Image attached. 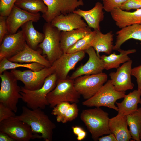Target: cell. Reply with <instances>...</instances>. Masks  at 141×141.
Masks as SVG:
<instances>
[{"label": "cell", "mask_w": 141, "mask_h": 141, "mask_svg": "<svg viewBox=\"0 0 141 141\" xmlns=\"http://www.w3.org/2000/svg\"><path fill=\"white\" fill-rule=\"evenodd\" d=\"M80 118L94 140H97L101 136L111 133L108 126L109 114L100 107L83 110Z\"/></svg>", "instance_id": "2"}, {"label": "cell", "mask_w": 141, "mask_h": 141, "mask_svg": "<svg viewBox=\"0 0 141 141\" xmlns=\"http://www.w3.org/2000/svg\"><path fill=\"white\" fill-rule=\"evenodd\" d=\"M131 75L136 79L138 89L141 90V64L132 68Z\"/></svg>", "instance_id": "39"}, {"label": "cell", "mask_w": 141, "mask_h": 141, "mask_svg": "<svg viewBox=\"0 0 141 141\" xmlns=\"http://www.w3.org/2000/svg\"><path fill=\"white\" fill-rule=\"evenodd\" d=\"M92 31L88 27L68 31H61L60 35V47L63 53L80 39Z\"/></svg>", "instance_id": "23"}, {"label": "cell", "mask_w": 141, "mask_h": 141, "mask_svg": "<svg viewBox=\"0 0 141 141\" xmlns=\"http://www.w3.org/2000/svg\"><path fill=\"white\" fill-rule=\"evenodd\" d=\"M15 5L19 8L33 13L40 12L44 14L48 8L43 0H17Z\"/></svg>", "instance_id": "29"}, {"label": "cell", "mask_w": 141, "mask_h": 141, "mask_svg": "<svg viewBox=\"0 0 141 141\" xmlns=\"http://www.w3.org/2000/svg\"><path fill=\"white\" fill-rule=\"evenodd\" d=\"M82 18L73 12L56 16L52 19L51 23L61 31H68L88 27Z\"/></svg>", "instance_id": "17"}, {"label": "cell", "mask_w": 141, "mask_h": 141, "mask_svg": "<svg viewBox=\"0 0 141 141\" xmlns=\"http://www.w3.org/2000/svg\"><path fill=\"white\" fill-rule=\"evenodd\" d=\"M0 102L16 113L19 100L21 98V87L18 85V80L11 72L4 71L0 74Z\"/></svg>", "instance_id": "4"}, {"label": "cell", "mask_w": 141, "mask_h": 141, "mask_svg": "<svg viewBox=\"0 0 141 141\" xmlns=\"http://www.w3.org/2000/svg\"><path fill=\"white\" fill-rule=\"evenodd\" d=\"M116 40L113 49L118 51L125 42L130 39L141 42V24H134L121 28L116 32Z\"/></svg>", "instance_id": "25"}, {"label": "cell", "mask_w": 141, "mask_h": 141, "mask_svg": "<svg viewBox=\"0 0 141 141\" xmlns=\"http://www.w3.org/2000/svg\"><path fill=\"white\" fill-rule=\"evenodd\" d=\"M70 104L69 102H64L58 104L53 108L51 114L56 116L57 122L62 123L66 113Z\"/></svg>", "instance_id": "32"}, {"label": "cell", "mask_w": 141, "mask_h": 141, "mask_svg": "<svg viewBox=\"0 0 141 141\" xmlns=\"http://www.w3.org/2000/svg\"><path fill=\"white\" fill-rule=\"evenodd\" d=\"M120 8L127 11L141 8V0H127Z\"/></svg>", "instance_id": "37"}, {"label": "cell", "mask_w": 141, "mask_h": 141, "mask_svg": "<svg viewBox=\"0 0 141 141\" xmlns=\"http://www.w3.org/2000/svg\"><path fill=\"white\" fill-rule=\"evenodd\" d=\"M54 67L52 66L37 71L30 69L22 71L15 69L10 72L18 81L23 83L24 88L35 90L43 86L46 79L54 73Z\"/></svg>", "instance_id": "10"}, {"label": "cell", "mask_w": 141, "mask_h": 141, "mask_svg": "<svg viewBox=\"0 0 141 141\" xmlns=\"http://www.w3.org/2000/svg\"><path fill=\"white\" fill-rule=\"evenodd\" d=\"M0 45V61L11 58L22 51L27 43L21 30L13 34H8L3 38Z\"/></svg>", "instance_id": "12"}, {"label": "cell", "mask_w": 141, "mask_h": 141, "mask_svg": "<svg viewBox=\"0 0 141 141\" xmlns=\"http://www.w3.org/2000/svg\"><path fill=\"white\" fill-rule=\"evenodd\" d=\"M96 31L94 30L80 39L67 51V53H73L85 51L91 46V43L94 38Z\"/></svg>", "instance_id": "31"}, {"label": "cell", "mask_w": 141, "mask_h": 141, "mask_svg": "<svg viewBox=\"0 0 141 141\" xmlns=\"http://www.w3.org/2000/svg\"><path fill=\"white\" fill-rule=\"evenodd\" d=\"M74 80L68 77L64 79L57 80L56 87L47 97L50 107L53 108L64 102H79L81 95L75 89Z\"/></svg>", "instance_id": "6"}, {"label": "cell", "mask_w": 141, "mask_h": 141, "mask_svg": "<svg viewBox=\"0 0 141 141\" xmlns=\"http://www.w3.org/2000/svg\"><path fill=\"white\" fill-rule=\"evenodd\" d=\"M48 10L42 17L46 22L51 23L52 19L61 14L73 12L78 7L84 5L83 0H43Z\"/></svg>", "instance_id": "11"}, {"label": "cell", "mask_w": 141, "mask_h": 141, "mask_svg": "<svg viewBox=\"0 0 141 141\" xmlns=\"http://www.w3.org/2000/svg\"><path fill=\"white\" fill-rule=\"evenodd\" d=\"M118 51L120 52L118 55L114 52L108 56L104 54L100 56L104 69L108 70L118 68L121 64H124L130 60L128 55L136 52V50L134 49L124 50L120 48Z\"/></svg>", "instance_id": "26"}, {"label": "cell", "mask_w": 141, "mask_h": 141, "mask_svg": "<svg viewBox=\"0 0 141 141\" xmlns=\"http://www.w3.org/2000/svg\"><path fill=\"white\" fill-rule=\"evenodd\" d=\"M98 140L99 141H117L115 135L111 133L108 135L100 137Z\"/></svg>", "instance_id": "40"}, {"label": "cell", "mask_w": 141, "mask_h": 141, "mask_svg": "<svg viewBox=\"0 0 141 141\" xmlns=\"http://www.w3.org/2000/svg\"><path fill=\"white\" fill-rule=\"evenodd\" d=\"M17 0H0L1 16L7 17L11 12Z\"/></svg>", "instance_id": "35"}, {"label": "cell", "mask_w": 141, "mask_h": 141, "mask_svg": "<svg viewBox=\"0 0 141 141\" xmlns=\"http://www.w3.org/2000/svg\"><path fill=\"white\" fill-rule=\"evenodd\" d=\"M0 61V74L7 70L15 69L19 67L26 68L34 71L40 70L45 67L36 63H20L11 61L7 58H4Z\"/></svg>", "instance_id": "30"}, {"label": "cell", "mask_w": 141, "mask_h": 141, "mask_svg": "<svg viewBox=\"0 0 141 141\" xmlns=\"http://www.w3.org/2000/svg\"><path fill=\"white\" fill-rule=\"evenodd\" d=\"M0 132L8 134L14 141H29L42 138L41 135L34 133L28 125L16 116L0 122Z\"/></svg>", "instance_id": "8"}, {"label": "cell", "mask_w": 141, "mask_h": 141, "mask_svg": "<svg viewBox=\"0 0 141 141\" xmlns=\"http://www.w3.org/2000/svg\"><path fill=\"white\" fill-rule=\"evenodd\" d=\"M141 90H134L126 95L120 103L116 102L118 114L126 116L133 113L138 109V104H141Z\"/></svg>", "instance_id": "24"}, {"label": "cell", "mask_w": 141, "mask_h": 141, "mask_svg": "<svg viewBox=\"0 0 141 141\" xmlns=\"http://www.w3.org/2000/svg\"><path fill=\"white\" fill-rule=\"evenodd\" d=\"M44 37L38 46L45 55L46 58L52 64L63 54L60 47L61 31L53 26L51 23L46 22L43 28Z\"/></svg>", "instance_id": "7"}, {"label": "cell", "mask_w": 141, "mask_h": 141, "mask_svg": "<svg viewBox=\"0 0 141 141\" xmlns=\"http://www.w3.org/2000/svg\"><path fill=\"white\" fill-rule=\"evenodd\" d=\"M22 110L21 114L16 117L28 125L34 133L41 135L44 140L52 141L56 125L42 109H31L24 106Z\"/></svg>", "instance_id": "1"}, {"label": "cell", "mask_w": 141, "mask_h": 141, "mask_svg": "<svg viewBox=\"0 0 141 141\" xmlns=\"http://www.w3.org/2000/svg\"><path fill=\"white\" fill-rule=\"evenodd\" d=\"M139 137H140V139L141 140V133L140 134Z\"/></svg>", "instance_id": "44"}, {"label": "cell", "mask_w": 141, "mask_h": 141, "mask_svg": "<svg viewBox=\"0 0 141 141\" xmlns=\"http://www.w3.org/2000/svg\"><path fill=\"white\" fill-rule=\"evenodd\" d=\"M108 76L104 73L79 76L74 80V85L77 91L85 100L96 94L107 81Z\"/></svg>", "instance_id": "9"}, {"label": "cell", "mask_w": 141, "mask_h": 141, "mask_svg": "<svg viewBox=\"0 0 141 141\" xmlns=\"http://www.w3.org/2000/svg\"></svg>", "instance_id": "45"}, {"label": "cell", "mask_w": 141, "mask_h": 141, "mask_svg": "<svg viewBox=\"0 0 141 141\" xmlns=\"http://www.w3.org/2000/svg\"><path fill=\"white\" fill-rule=\"evenodd\" d=\"M95 30L96 32L91 43V46L99 57L100 52L110 55L113 50L114 46L113 44L114 34L112 32L110 31L103 34L100 31Z\"/></svg>", "instance_id": "22"}, {"label": "cell", "mask_w": 141, "mask_h": 141, "mask_svg": "<svg viewBox=\"0 0 141 141\" xmlns=\"http://www.w3.org/2000/svg\"><path fill=\"white\" fill-rule=\"evenodd\" d=\"M72 129L73 133L76 136L80 133L84 129L81 127L77 126H73Z\"/></svg>", "instance_id": "42"}, {"label": "cell", "mask_w": 141, "mask_h": 141, "mask_svg": "<svg viewBox=\"0 0 141 141\" xmlns=\"http://www.w3.org/2000/svg\"><path fill=\"white\" fill-rule=\"evenodd\" d=\"M32 21H28L21 27L25 35L27 44L32 49L36 50L39 44L43 40L44 33L36 30Z\"/></svg>", "instance_id": "27"}, {"label": "cell", "mask_w": 141, "mask_h": 141, "mask_svg": "<svg viewBox=\"0 0 141 141\" xmlns=\"http://www.w3.org/2000/svg\"><path fill=\"white\" fill-rule=\"evenodd\" d=\"M103 4L98 2L92 9L84 11L78 9L73 12L81 16L86 22L88 26L94 30L100 31V24L104 19V12Z\"/></svg>", "instance_id": "20"}, {"label": "cell", "mask_w": 141, "mask_h": 141, "mask_svg": "<svg viewBox=\"0 0 141 141\" xmlns=\"http://www.w3.org/2000/svg\"><path fill=\"white\" fill-rule=\"evenodd\" d=\"M110 13L115 24L120 28L134 24H141V8L131 12L118 8Z\"/></svg>", "instance_id": "19"}, {"label": "cell", "mask_w": 141, "mask_h": 141, "mask_svg": "<svg viewBox=\"0 0 141 141\" xmlns=\"http://www.w3.org/2000/svg\"><path fill=\"white\" fill-rule=\"evenodd\" d=\"M57 80V75L54 73L46 79L43 86L38 89L30 90L21 87V99L27 106L31 109H45L46 106L49 105L47 95L56 87Z\"/></svg>", "instance_id": "3"}, {"label": "cell", "mask_w": 141, "mask_h": 141, "mask_svg": "<svg viewBox=\"0 0 141 141\" xmlns=\"http://www.w3.org/2000/svg\"><path fill=\"white\" fill-rule=\"evenodd\" d=\"M132 63L130 59L117 68L116 72L109 74L115 89L118 92H125L134 88L131 78Z\"/></svg>", "instance_id": "15"}, {"label": "cell", "mask_w": 141, "mask_h": 141, "mask_svg": "<svg viewBox=\"0 0 141 141\" xmlns=\"http://www.w3.org/2000/svg\"><path fill=\"white\" fill-rule=\"evenodd\" d=\"M11 61L20 63H36L45 67H50L52 64L40 52L34 50L27 44L24 49L16 55L8 59Z\"/></svg>", "instance_id": "18"}, {"label": "cell", "mask_w": 141, "mask_h": 141, "mask_svg": "<svg viewBox=\"0 0 141 141\" xmlns=\"http://www.w3.org/2000/svg\"><path fill=\"white\" fill-rule=\"evenodd\" d=\"M0 141H14V140L7 134L0 132Z\"/></svg>", "instance_id": "41"}, {"label": "cell", "mask_w": 141, "mask_h": 141, "mask_svg": "<svg viewBox=\"0 0 141 141\" xmlns=\"http://www.w3.org/2000/svg\"><path fill=\"white\" fill-rule=\"evenodd\" d=\"M7 17L0 16V43L4 37L8 34L6 22Z\"/></svg>", "instance_id": "38"}, {"label": "cell", "mask_w": 141, "mask_h": 141, "mask_svg": "<svg viewBox=\"0 0 141 141\" xmlns=\"http://www.w3.org/2000/svg\"><path fill=\"white\" fill-rule=\"evenodd\" d=\"M86 132L83 130L80 133L78 134L77 136V139L79 141H81L83 140L86 136Z\"/></svg>", "instance_id": "43"}, {"label": "cell", "mask_w": 141, "mask_h": 141, "mask_svg": "<svg viewBox=\"0 0 141 141\" xmlns=\"http://www.w3.org/2000/svg\"><path fill=\"white\" fill-rule=\"evenodd\" d=\"M15 112L0 102V122L9 118L15 116Z\"/></svg>", "instance_id": "36"}, {"label": "cell", "mask_w": 141, "mask_h": 141, "mask_svg": "<svg viewBox=\"0 0 141 141\" xmlns=\"http://www.w3.org/2000/svg\"><path fill=\"white\" fill-rule=\"evenodd\" d=\"M127 0H102L103 9L111 13L114 9L120 8Z\"/></svg>", "instance_id": "34"}, {"label": "cell", "mask_w": 141, "mask_h": 141, "mask_svg": "<svg viewBox=\"0 0 141 141\" xmlns=\"http://www.w3.org/2000/svg\"><path fill=\"white\" fill-rule=\"evenodd\" d=\"M126 95L125 92L116 90L111 80H109L94 96L83 102L82 104L89 107H107L118 112V108L115 103L117 100L124 98Z\"/></svg>", "instance_id": "5"}, {"label": "cell", "mask_w": 141, "mask_h": 141, "mask_svg": "<svg viewBox=\"0 0 141 141\" xmlns=\"http://www.w3.org/2000/svg\"><path fill=\"white\" fill-rule=\"evenodd\" d=\"M126 116L132 138L134 141H140L139 136L141 133V107L134 112Z\"/></svg>", "instance_id": "28"}, {"label": "cell", "mask_w": 141, "mask_h": 141, "mask_svg": "<svg viewBox=\"0 0 141 141\" xmlns=\"http://www.w3.org/2000/svg\"><path fill=\"white\" fill-rule=\"evenodd\" d=\"M39 13H30L14 5L10 13L7 17L6 22L8 34L16 33L19 28L29 21L37 22L39 20Z\"/></svg>", "instance_id": "14"}, {"label": "cell", "mask_w": 141, "mask_h": 141, "mask_svg": "<svg viewBox=\"0 0 141 141\" xmlns=\"http://www.w3.org/2000/svg\"><path fill=\"white\" fill-rule=\"evenodd\" d=\"M79 111L77 103H73L70 104L66 113L62 123H65L75 119L78 116Z\"/></svg>", "instance_id": "33"}, {"label": "cell", "mask_w": 141, "mask_h": 141, "mask_svg": "<svg viewBox=\"0 0 141 141\" xmlns=\"http://www.w3.org/2000/svg\"><path fill=\"white\" fill-rule=\"evenodd\" d=\"M108 126L111 133L115 135L117 141H129L132 138L126 116L118 113L116 116L110 118Z\"/></svg>", "instance_id": "21"}, {"label": "cell", "mask_w": 141, "mask_h": 141, "mask_svg": "<svg viewBox=\"0 0 141 141\" xmlns=\"http://www.w3.org/2000/svg\"><path fill=\"white\" fill-rule=\"evenodd\" d=\"M85 51L88 55V60L85 64L78 67L72 73L70 77L71 79H74L83 75L98 74L103 72L104 69L102 60L92 46Z\"/></svg>", "instance_id": "16"}, {"label": "cell", "mask_w": 141, "mask_h": 141, "mask_svg": "<svg viewBox=\"0 0 141 141\" xmlns=\"http://www.w3.org/2000/svg\"><path fill=\"white\" fill-rule=\"evenodd\" d=\"M86 53L84 51L73 53H64L55 61L52 66L54 67V73L57 75L58 80L66 78L69 72L85 57Z\"/></svg>", "instance_id": "13"}]
</instances>
